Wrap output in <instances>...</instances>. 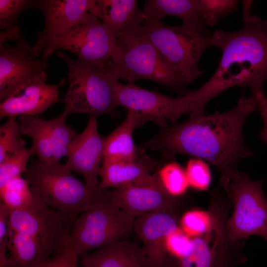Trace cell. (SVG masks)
<instances>
[{"mask_svg": "<svg viewBox=\"0 0 267 267\" xmlns=\"http://www.w3.org/2000/svg\"><path fill=\"white\" fill-rule=\"evenodd\" d=\"M256 110L254 96H243L227 112L189 115L183 122L168 124L142 146L168 159L185 154L202 159L219 169L224 187L239 162L255 155L245 144L243 130L247 117Z\"/></svg>", "mask_w": 267, "mask_h": 267, "instance_id": "cell-1", "label": "cell"}, {"mask_svg": "<svg viewBox=\"0 0 267 267\" xmlns=\"http://www.w3.org/2000/svg\"><path fill=\"white\" fill-rule=\"evenodd\" d=\"M251 0H243V27L234 32L222 30L213 34V47L221 49L219 65L210 79L193 90L205 108L213 98L234 87L251 89L267 80V20L251 14Z\"/></svg>", "mask_w": 267, "mask_h": 267, "instance_id": "cell-2", "label": "cell"}, {"mask_svg": "<svg viewBox=\"0 0 267 267\" xmlns=\"http://www.w3.org/2000/svg\"><path fill=\"white\" fill-rule=\"evenodd\" d=\"M32 187V203L9 214L7 267H42L70 240L73 222L47 206Z\"/></svg>", "mask_w": 267, "mask_h": 267, "instance_id": "cell-3", "label": "cell"}, {"mask_svg": "<svg viewBox=\"0 0 267 267\" xmlns=\"http://www.w3.org/2000/svg\"><path fill=\"white\" fill-rule=\"evenodd\" d=\"M138 31L187 85L203 74L199 63L207 49L213 46L212 35L188 24L169 26L161 20L147 17Z\"/></svg>", "mask_w": 267, "mask_h": 267, "instance_id": "cell-4", "label": "cell"}, {"mask_svg": "<svg viewBox=\"0 0 267 267\" xmlns=\"http://www.w3.org/2000/svg\"><path fill=\"white\" fill-rule=\"evenodd\" d=\"M56 55L62 58L68 68L69 87L63 101L69 115L85 114L90 116L118 114L114 86L119 78L110 66H94L68 57L61 50Z\"/></svg>", "mask_w": 267, "mask_h": 267, "instance_id": "cell-5", "label": "cell"}, {"mask_svg": "<svg viewBox=\"0 0 267 267\" xmlns=\"http://www.w3.org/2000/svg\"><path fill=\"white\" fill-rule=\"evenodd\" d=\"M60 163L46 165L39 161L28 167L23 178L43 201L73 222L92 205L98 188L77 178Z\"/></svg>", "mask_w": 267, "mask_h": 267, "instance_id": "cell-6", "label": "cell"}, {"mask_svg": "<svg viewBox=\"0 0 267 267\" xmlns=\"http://www.w3.org/2000/svg\"><path fill=\"white\" fill-rule=\"evenodd\" d=\"M138 28L117 38L109 66L119 79L128 82L149 80L167 87L178 96L187 94L186 83L164 62Z\"/></svg>", "mask_w": 267, "mask_h": 267, "instance_id": "cell-7", "label": "cell"}, {"mask_svg": "<svg viewBox=\"0 0 267 267\" xmlns=\"http://www.w3.org/2000/svg\"><path fill=\"white\" fill-rule=\"evenodd\" d=\"M134 219L113 205L106 189L99 186L90 208L73 222L70 240L75 254L80 257L126 239L134 232Z\"/></svg>", "mask_w": 267, "mask_h": 267, "instance_id": "cell-8", "label": "cell"}, {"mask_svg": "<svg viewBox=\"0 0 267 267\" xmlns=\"http://www.w3.org/2000/svg\"><path fill=\"white\" fill-rule=\"evenodd\" d=\"M223 188L233 205L232 216L227 222L230 238L237 241L258 235L267 240V199L263 181L237 171Z\"/></svg>", "mask_w": 267, "mask_h": 267, "instance_id": "cell-9", "label": "cell"}, {"mask_svg": "<svg viewBox=\"0 0 267 267\" xmlns=\"http://www.w3.org/2000/svg\"><path fill=\"white\" fill-rule=\"evenodd\" d=\"M117 44L115 33L96 16L87 13L65 34L53 41L42 52L46 60L57 50L69 51L78 60L100 68L108 67Z\"/></svg>", "mask_w": 267, "mask_h": 267, "instance_id": "cell-10", "label": "cell"}, {"mask_svg": "<svg viewBox=\"0 0 267 267\" xmlns=\"http://www.w3.org/2000/svg\"><path fill=\"white\" fill-rule=\"evenodd\" d=\"M114 92L118 106L133 112L140 127L151 121L162 129L168 124V121L177 123L182 116L193 112L188 93L175 98L163 95L157 90L143 89L132 82L125 84L118 82Z\"/></svg>", "mask_w": 267, "mask_h": 267, "instance_id": "cell-11", "label": "cell"}, {"mask_svg": "<svg viewBox=\"0 0 267 267\" xmlns=\"http://www.w3.org/2000/svg\"><path fill=\"white\" fill-rule=\"evenodd\" d=\"M190 237L188 253L166 267H235L242 261L236 241L229 236L226 222L222 217L209 229Z\"/></svg>", "mask_w": 267, "mask_h": 267, "instance_id": "cell-12", "label": "cell"}, {"mask_svg": "<svg viewBox=\"0 0 267 267\" xmlns=\"http://www.w3.org/2000/svg\"><path fill=\"white\" fill-rule=\"evenodd\" d=\"M69 114L63 111L57 118L44 120L22 116L18 124L21 134L31 138V147L38 161L46 165L59 164L66 156L71 141L78 134L66 123Z\"/></svg>", "mask_w": 267, "mask_h": 267, "instance_id": "cell-13", "label": "cell"}, {"mask_svg": "<svg viewBox=\"0 0 267 267\" xmlns=\"http://www.w3.org/2000/svg\"><path fill=\"white\" fill-rule=\"evenodd\" d=\"M24 38L14 46H0V101H4L29 80L49 67L46 60L34 55Z\"/></svg>", "mask_w": 267, "mask_h": 267, "instance_id": "cell-14", "label": "cell"}, {"mask_svg": "<svg viewBox=\"0 0 267 267\" xmlns=\"http://www.w3.org/2000/svg\"><path fill=\"white\" fill-rule=\"evenodd\" d=\"M93 0H42L38 9L44 13V29L37 34V41L31 47L39 57L55 39L78 23L90 11Z\"/></svg>", "mask_w": 267, "mask_h": 267, "instance_id": "cell-15", "label": "cell"}, {"mask_svg": "<svg viewBox=\"0 0 267 267\" xmlns=\"http://www.w3.org/2000/svg\"><path fill=\"white\" fill-rule=\"evenodd\" d=\"M152 180L109 190L113 205L134 218L158 211L175 209L177 198L168 194L153 173Z\"/></svg>", "mask_w": 267, "mask_h": 267, "instance_id": "cell-16", "label": "cell"}, {"mask_svg": "<svg viewBox=\"0 0 267 267\" xmlns=\"http://www.w3.org/2000/svg\"><path fill=\"white\" fill-rule=\"evenodd\" d=\"M47 74L43 71L29 80L0 104V118L17 116H36L56 103L59 99L58 84L46 83Z\"/></svg>", "mask_w": 267, "mask_h": 267, "instance_id": "cell-17", "label": "cell"}, {"mask_svg": "<svg viewBox=\"0 0 267 267\" xmlns=\"http://www.w3.org/2000/svg\"><path fill=\"white\" fill-rule=\"evenodd\" d=\"M103 151L104 138L98 131L96 117L90 116L84 131L69 144L65 164L81 175L87 185L96 188Z\"/></svg>", "mask_w": 267, "mask_h": 267, "instance_id": "cell-18", "label": "cell"}, {"mask_svg": "<svg viewBox=\"0 0 267 267\" xmlns=\"http://www.w3.org/2000/svg\"><path fill=\"white\" fill-rule=\"evenodd\" d=\"M174 209L152 212L134 219V232L142 242L151 267H166V240L179 225Z\"/></svg>", "mask_w": 267, "mask_h": 267, "instance_id": "cell-19", "label": "cell"}, {"mask_svg": "<svg viewBox=\"0 0 267 267\" xmlns=\"http://www.w3.org/2000/svg\"><path fill=\"white\" fill-rule=\"evenodd\" d=\"M159 162L143 153L135 160L125 162H102L99 187L119 188L152 180Z\"/></svg>", "mask_w": 267, "mask_h": 267, "instance_id": "cell-20", "label": "cell"}, {"mask_svg": "<svg viewBox=\"0 0 267 267\" xmlns=\"http://www.w3.org/2000/svg\"><path fill=\"white\" fill-rule=\"evenodd\" d=\"M80 257L83 267H151L142 246L128 239L114 241Z\"/></svg>", "mask_w": 267, "mask_h": 267, "instance_id": "cell-21", "label": "cell"}, {"mask_svg": "<svg viewBox=\"0 0 267 267\" xmlns=\"http://www.w3.org/2000/svg\"><path fill=\"white\" fill-rule=\"evenodd\" d=\"M90 13L109 27L117 38L136 30L145 19L136 0H93Z\"/></svg>", "mask_w": 267, "mask_h": 267, "instance_id": "cell-22", "label": "cell"}, {"mask_svg": "<svg viewBox=\"0 0 267 267\" xmlns=\"http://www.w3.org/2000/svg\"><path fill=\"white\" fill-rule=\"evenodd\" d=\"M139 127L135 115L128 111L127 117L122 123L104 138L102 162L132 161L144 153L143 147H137L133 139L134 130Z\"/></svg>", "mask_w": 267, "mask_h": 267, "instance_id": "cell-23", "label": "cell"}, {"mask_svg": "<svg viewBox=\"0 0 267 267\" xmlns=\"http://www.w3.org/2000/svg\"><path fill=\"white\" fill-rule=\"evenodd\" d=\"M145 17L158 20L167 16L180 19L182 24L209 34L202 17L199 0H146L143 9Z\"/></svg>", "mask_w": 267, "mask_h": 267, "instance_id": "cell-24", "label": "cell"}, {"mask_svg": "<svg viewBox=\"0 0 267 267\" xmlns=\"http://www.w3.org/2000/svg\"><path fill=\"white\" fill-rule=\"evenodd\" d=\"M159 162L153 173L165 190L177 198L185 193L189 186L185 169L173 159Z\"/></svg>", "mask_w": 267, "mask_h": 267, "instance_id": "cell-25", "label": "cell"}, {"mask_svg": "<svg viewBox=\"0 0 267 267\" xmlns=\"http://www.w3.org/2000/svg\"><path fill=\"white\" fill-rule=\"evenodd\" d=\"M30 185L21 176L9 180L0 187V202L10 212L28 206L34 198L33 190Z\"/></svg>", "mask_w": 267, "mask_h": 267, "instance_id": "cell-26", "label": "cell"}, {"mask_svg": "<svg viewBox=\"0 0 267 267\" xmlns=\"http://www.w3.org/2000/svg\"><path fill=\"white\" fill-rule=\"evenodd\" d=\"M16 118H9L0 126V163L10 156L26 148Z\"/></svg>", "mask_w": 267, "mask_h": 267, "instance_id": "cell-27", "label": "cell"}, {"mask_svg": "<svg viewBox=\"0 0 267 267\" xmlns=\"http://www.w3.org/2000/svg\"><path fill=\"white\" fill-rule=\"evenodd\" d=\"M202 17L206 26H214L222 18L236 12L239 0H199Z\"/></svg>", "mask_w": 267, "mask_h": 267, "instance_id": "cell-28", "label": "cell"}, {"mask_svg": "<svg viewBox=\"0 0 267 267\" xmlns=\"http://www.w3.org/2000/svg\"><path fill=\"white\" fill-rule=\"evenodd\" d=\"M34 155L31 149L24 148L10 156L0 163V187L9 180L21 176L28 167L30 157Z\"/></svg>", "mask_w": 267, "mask_h": 267, "instance_id": "cell-29", "label": "cell"}, {"mask_svg": "<svg viewBox=\"0 0 267 267\" xmlns=\"http://www.w3.org/2000/svg\"><path fill=\"white\" fill-rule=\"evenodd\" d=\"M41 0H0V29L5 30L16 24L20 15L25 10L38 8Z\"/></svg>", "mask_w": 267, "mask_h": 267, "instance_id": "cell-30", "label": "cell"}, {"mask_svg": "<svg viewBox=\"0 0 267 267\" xmlns=\"http://www.w3.org/2000/svg\"><path fill=\"white\" fill-rule=\"evenodd\" d=\"M185 170L190 187L198 191L209 189L212 175L207 162L199 158H191L187 161Z\"/></svg>", "mask_w": 267, "mask_h": 267, "instance_id": "cell-31", "label": "cell"}, {"mask_svg": "<svg viewBox=\"0 0 267 267\" xmlns=\"http://www.w3.org/2000/svg\"><path fill=\"white\" fill-rule=\"evenodd\" d=\"M191 245V237L185 233L179 225L178 228L167 238L166 249L167 253V265L177 261L189 251Z\"/></svg>", "mask_w": 267, "mask_h": 267, "instance_id": "cell-32", "label": "cell"}, {"mask_svg": "<svg viewBox=\"0 0 267 267\" xmlns=\"http://www.w3.org/2000/svg\"><path fill=\"white\" fill-rule=\"evenodd\" d=\"M10 211L2 202L0 204V267H7L9 256L6 251L9 240V216Z\"/></svg>", "mask_w": 267, "mask_h": 267, "instance_id": "cell-33", "label": "cell"}, {"mask_svg": "<svg viewBox=\"0 0 267 267\" xmlns=\"http://www.w3.org/2000/svg\"><path fill=\"white\" fill-rule=\"evenodd\" d=\"M78 258L70 240L65 248L51 256L42 267H80Z\"/></svg>", "mask_w": 267, "mask_h": 267, "instance_id": "cell-34", "label": "cell"}, {"mask_svg": "<svg viewBox=\"0 0 267 267\" xmlns=\"http://www.w3.org/2000/svg\"><path fill=\"white\" fill-rule=\"evenodd\" d=\"M252 95L255 99L257 110L260 113L263 121V128L260 134V137L267 143V97L265 93L263 85L251 89Z\"/></svg>", "mask_w": 267, "mask_h": 267, "instance_id": "cell-35", "label": "cell"}, {"mask_svg": "<svg viewBox=\"0 0 267 267\" xmlns=\"http://www.w3.org/2000/svg\"><path fill=\"white\" fill-rule=\"evenodd\" d=\"M23 38L21 30L18 26H15L0 33V46L6 44L9 40H14L16 42Z\"/></svg>", "mask_w": 267, "mask_h": 267, "instance_id": "cell-36", "label": "cell"}, {"mask_svg": "<svg viewBox=\"0 0 267 267\" xmlns=\"http://www.w3.org/2000/svg\"><path fill=\"white\" fill-rule=\"evenodd\" d=\"M188 92H189V91H188ZM189 96H190V95H189ZM191 103H192V101H191ZM193 110H194V109H193ZM194 114H197L195 113V112H194ZM197 115H202V114H197Z\"/></svg>", "mask_w": 267, "mask_h": 267, "instance_id": "cell-37", "label": "cell"}]
</instances>
